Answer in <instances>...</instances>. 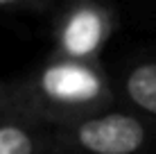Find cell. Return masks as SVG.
I'll return each mask as SVG.
<instances>
[{"mask_svg":"<svg viewBox=\"0 0 156 154\" xmlns=\"http://www.w3.org/2000/svg\"><path fill=\"white\" fill-rule=\"evenodd\" d=\"M111 102V88L95 63L75 59H52L43 66L23 93H14V113H36L45 120L77 123L82 116Z\"/></svg>","mask_w":156,"mask_h":154,"instance_id":"cell-1","label":"cell"},{"mask_svg":"<svg viewBox=\"0 0 156 154\" xmlns=\"http://www.w3.org/2000/svg\"><path fill=\"white\" fill-rule=\"evenodd\" d=\"M147 136L143 120L125 111L95 113L70 125V141L88 154H136Z\"/></svg>","mask_w":156,"mask_h":154,"instance_id":"cell-2","label":"cell"},{"mask_svg":"<svg viewBox=\"0 0 156 154\" xmlns=\"http://www.w3.org/2000/svg\"><path fill=\"white\" fill-rule=\"evenodd\" d=\"M111 14L93 0H79L66 9L57 27L59 57L95 63L111 34Z\"/></svg>","mask_w":156,"mask_h":154,"instance_id":"cell-3","label":"cell"},{"mask_svg":"<svg viewBox=\"0 0 156 154\" xmlns=\"http://www.w3.org/2000/svg\"><path fill=\"white\" fill-rule=\"evenodd\" d=\"M0 154H48L45 134L25 116H0Z\"/></svg>","mask_w":156,"mask_h":154,"instance_id":"cell-4","label":"cell"},{"mask_svg":"<svg viewBox=\"0 0 156 154\" xmlns=\"http://www.w3.org/2000/svg\"><path fill=\"white\" fill-rule=\"evenodd\" d=\"M125 93L140 111L156 116V61L138 63L129 70L125 77Z\"/></svg>","mask_w":156,"mask_h":154,"instance_id":"cell-5","label":"cell"},{"mask_svg":"<svg viewBox=\"0 0 156 154\" xmlns=\"http://www.w3.org/2000/svg\"><path fill=\"white\" fill-rule=\"evenodd\" d=\"M12 98H14V93H12V88H5V86H0V111L2 109H9L12 107Z\"/></svg>","mask_w":156,"mask_h":154,"instance_id":"cell-6","label":"cell"}]
</instances>
